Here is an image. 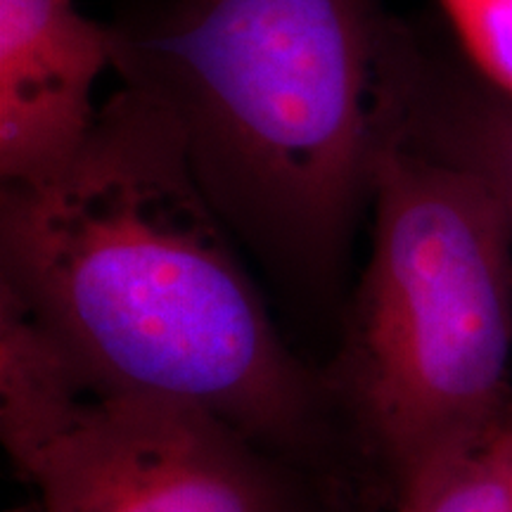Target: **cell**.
<instances>
[{
  "mask_svg": "<svg viewBox=\"0 0 512 512\" xmlns=\"http://www.w3.org/2000/svg\"><path fill=\"white\" fill-rule=\"evenodd\" d=\"M155 102L121 86L79 152L0 190V292L102 389L181 403L261 448L309 446L320 399Z\"/></svg>",
  "mask_w": 512,
  "mask_h": 512,
  "instance_id": "obj_1",
  "label": "cell"
},
{
  "mask_svg": "<svg viewBox=\"0 0 512 512\" xmlns=\"http://www.w3.org/2000/svg\"><path fill=\"white\" fill-rule=\"evenodd\" d=\"M382 0H147L110 24L121 86L181 136L228 228L292 287H335L373 200Z\"/></svg>",
  "mask_w": 512,
  "mask_h": 512,
  "instance_id": "obj_2",
  "label": "cell"
},
{
  "mask_svg": "<svg viewBox=\"0 0 512 512\" xmlns=\"http://www.w3.org/2000/svg\"><path fill=\"white\" fill-rule=\"evenodd\" d=\"M375 131L373 249L339 387L406 486L512 418V238L475 176Z\"/></svg>",
  "mask_w": 512,
  "mask_h": 512,
  "instance_id": "obj_3",
  "label": "cell"
},
{
  "mask_svg": "<svg viewBox=\"0 0 512 512\" xmlns=\"http://www.w3.org/2000/svg\"><path fill=\"white\" fill-rule=\"evenodd\" d=\"M3 446L38 512H297L245 434L86 375Z\"/></svg>",
  "mask_w": 512,
  "mask_h": 512,
  "instance_id": "obj_4",
  "label": "cell"
},
{
  "mask_svg": "<svg viewBox=\"0 0 512 512\" xmlns=\"http://www.w3.org/2000/svg\"><path fill=\"white\" fill-rule=\"evenodd\" d=\"M377 124L489 190L512 238V95L472 67L451 31L389 15L377 48Z\"/></svg>",
  "mask_w": 512,
  "mask_h": 512,
  "instance_id": "obj_5",
  "label": "cell"
},
{
  "mask_svg": "<svg viewBox=\"0 0 512 512\" xmlns=\"http://www.w3.org/2000/svg\"><path fill=\"white\" fill-rule=\"evenodd\" d=\"M112 67V29L74 0H0V176L34 181L91 136L93 88Z\"/></svg>",
  "mask_w": 512,
  "mask_h": 512,
  "instance_id": "obj_6",
  "label": "cell"
},
{
  "mask_svg": "<svg viewBox=\"0 0 512 512\" xmlns=\"http://www.w3.org/2000/svg\"><path fill=\"white\" fill-rule=\"evenodd\" d=\"M396 512H512V418L482 446L401 486Z\"/></svg>",
  "mask_w": 512,
  "mask_h": 512,
  "instance_id": "obj_7",
  "label": "cell"
},
{
  "mask_svg": "<svg viewBox=\"0 0 512 512\" xmlns=\"http://www.w3.org/2000/svg\"><path fill=\"white\" fill-rule=\"evenodd\" d=\"M472 67L512 95V0H437Z\"/></svg>",
  "mask_w": 512,
  "mask_h": 512,
  "instance_id": "obj_8",
  "label": "cell"
}]
</instances>
